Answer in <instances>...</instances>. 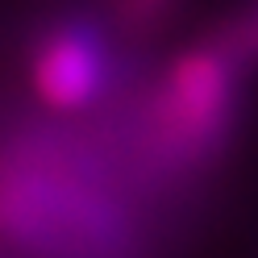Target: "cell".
I'll list each match as a JSON object with an SVG mask.
<instances>
[{
  "instance_id": "cell-1",
  "label": "cell",
  "mask_w": 258,
  "mask_h": 258,
  "mask_svg": "<svg viewBox=\"0 0 258 258\" xmlns=\"http://www.w3.org/2000/svg\"><path fill=\"white\" fill-rule=\"evenodd\" d=\"M158 217L92 125L17 117L0 129V246L13 258H150Z\"/></svg>"
},
{
  "instance_id": "cell-2",
  "label": "cell",
  "mask_w": 258,
  "mask_h": 258,
  "mask_svg": "<svg viewBox=\"0 0 258 258\" xmlns=\"http://www.w3.org/2000/svg\"><path fill=\"white\" fill-rule=\"evenodd\" d=\"M250 117V71L208 38L179 46L158 71H142L129 96L88 121L125 183L158 217L196 200L229 167Z\"/></svg>"
},
{
  "instance_id": "cell-3",
  "label": "cell",
  "mask_w": 258,
  "mask_h": 258,
  "mask_svg": "<svg viewBox=\"0 0 258 258\" xmlns=\"http://www.w3.org/2000/svg\"><path fill=\"white\" fill-rule=\"evenodd\" d=\"M21 71L42 117L71 125L112 112L142 75L108 9L84 0H62L34 17L21 38Z\"/></svg>"
},
{
  "instance_id": "cell-4",
  "label": "cell",
  "mask_w": 258,
  "mask_h": 258,
  "mask_svg": "<svg viewBox=\"0 0 258 258\" xmlns=\"http://www.w3.org/2000/svg\"><path fill=\"white\" fill-rule=\"evenodd\" d=\"M208 42L221 46L246 71H258V0H237L229 13H221L208 29Z\"/></svg>"
},
{
  "instance_id": "cell-5",
  "label": "cell",
  "mask_w": 258,
  "mask_h": 258,
  "mask_svg": "<svg viewBox=\"0 0 258 258\" xmlns=\"http://www.w3.org/2000/svg\"><path fill=\"white\" fill-rule=\"evenodd\" d=\"M179 5L183 0H104L117 34L129 46H142V42H150L154 34H163V25L175 17Z\"/></svg>"
}]
</instances>
